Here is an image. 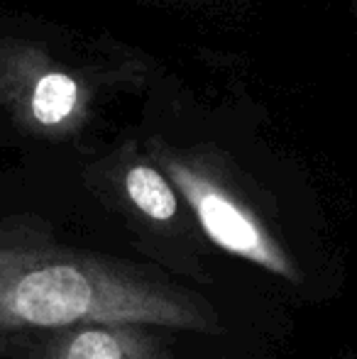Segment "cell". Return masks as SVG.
<instances>
[{"mask_svg": "<svg viewBox=\"0 0 357 359\" xmlns=\"http://www.w3.org/2000/svg\"><path fill=\"white\" fill-rule=\"evenodd\" d=\"M90 323L206 330L213 316L113 262L49 245L18 220L0 222V330L54 332Z\"/></svg>", "mask_w": 357, "mask_h": 359, "instance_id": "cell-1", "label": "cell"}, {"mask_svg": "<svg viewBox=\"0 0 357 359\" xmlns=\"http://www.w3.org/2000/svg\"><path fill=\"white\" fill-rule=\"evenodd\" d=\"M0 105L27 133L59 135L79 115L81 88L37 47L5 37L0 39Z\"/></svg>", "mask_w": 357, "mask_h": 359, "instance_id": "cell-2", "label": "cell"}, {"mask_svg": "<svg viewBox=\"0 0 357 359\" xmlns=\"http://www.w3.org/2000/svg\"><path fill=\"white\" fill-rule=\"evenodd\" d=\"M169 169H172L177 186L189 198L203 232L215 245L240 259H248L271 274L281 276V279L299 281V269L294 266L291 257L276 245L274 237L245 205H240L220 186H215L210 179L201 176L189 166L172 161Z\"/></svg>", "mask_w": 357, "mask_h": 359, "instance_id": "cell-3", "label": "cell"}, {"mask_svg": "<svg viewBox=\"0 0 357 359\" xmlns=\"http://www.w3.org/2000/svg\"><path fill=\"white\" fill-rule=\"evenodd\" d=\"M34 359H169L135 323H90L54 330Z\"/></svg>", "mask_w": 357, "mask_h": 359, "instance_id": "cell-4", "label": "cell"}, {"mask_svg": "<svg viewBox=\"0 0 357 359\" xmlns=\"http://www.w3.org/2000/svg\"><path fill=\"white\" fill-rule=\"evenodd\" d=\"M125 191L135 208L152 220L169 222L177 215V196H174L172 186L164 181V176L152 166H133L125 176Z\"/></svg>", "mask_w": 357, "mask_h": 359, "instance_id": "cell-5", "label": "cell"}]
</instances>
